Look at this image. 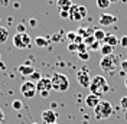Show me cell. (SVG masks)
<instances>
[{
  "label": "cell",
  "instance_id": "obj_1",
  "mask_svg": "<svg viewBox=\"0 0 127 124\" xmlns=\"http://www.w3.org/2000/svg\"><path fill=\"white\" fill-rule=\"evenodd\" d=\"M108 88L110 87H108V82H107L105 77H103V75H95V77H93L91 84H90V91H91V94L101 97L103 94L108 93Z\"/></svg>",
  "mask_w": 127,
  "mask_h": 124
},
{
  "label": "cell",
  "instance_id": "obj_2",
  "mask_svg": "<svg viewBox=\"0 0 127 124\" xmlns=\"http://www.w3.org/2000/svg\"><path fill=\"white\" fill-rule=\"evenodd\" d=\"M113 105H111L110 101L107 100H101L98 102V105L94 108V116L95 118H98V120H107L108 117L113 116Z\"/></svg>",
  "mask_w": 127,
  "mask_h": 124
},
{
  "label": "cell",
  "instance_id": "obj_3",
  "mask_svg": "<svg viewBox=\"0 0 127 124\" xmlns=\"http://www.w3.org/2000/svg\"><path fill=\"white\" fill-rule=\"evenodd\" d=\"M51 82H52V90L58 93H65L69 88V79L65 74H54Z\"/></svg>",
  "mask_w": 127,
  "mask_h": 124
},
{
  "label": "cell",
  "instance_id": "obj_4",
  "mask_svg": "<svg viewBox=\"0 0 127 124\" xmlns=\"http://www.w3.org/2000/svg\"><path fill=\"white\" fill-rule=\"evenodd\" d=\"M119 56L116 55H107V56H103L101 61H100V68L104 71V72H113L116 71V68L119 66Z\"/></svg>",
  "mask_w": 127,
  "mask_h": 124
},
{
  "label": "cell",
  "instance_id": "obj_5",
  "mask_svg": "<svg viewBox=\"0 0 127 124\" xmlns=\"http://www.w3.org/2000/svg\"><path fill=\"white\" fill-rule=\"evenodd\" d=\"M87 17V7L85 6H78L72 4L69 9V20L72 22H81Z\"/></svg>",
  "mask_w": 127,
  "mask_h": 124
},
{
  "label": "cell",
  "instance_id": "obj_6",
  "mask_svg": "<svg viewBox=\"0 0 127 124\" xmlns=\"http://www.w3.org/2000/svg\"><path fill=\"white\" fill-rule=\"evenodd\" d=\"M13 45L17 49H25V48H29L32 45V39L26 32H23V33H16L15 36H13Z\"/></svg>",
  "mask_w": 127,
  "mask_h": 124
},
{
  "label": "cell",
  "instance_id": "obj_7",
  "mask_svg": "<svg viewBox=\"0 0 127 124\" xmlns=\"http://www.w3.org/2000/svg\"><path fill=\"white\" fill-rule=\"evenodd\" d=\"M20 93L23 95L25 98H33L38 91H36V84L33 81H26L20 85Z\"/></svg>",
  "mask_w": 127,
  "mask_h": 124
},
{
  "label": "cell",
  "instance_id": "obj_8",
  "mask_svg": "<svg viewBox=\"0 0 127 124\" xmlns=\"http://www.w3.org/2000/svg\"><path fill=\"white\" fill-rule=\"evenodd\" d=\"M77 81H78V84L81 87H85V88H90V84H91V77H90V74H88V69L79 71L78 74H77Z\"/></svg>",
  "mask_w": 127,
  "mask_h": 124
},
{
  "label": "cell",
  "instance_id": "obj_9",
  "mask_svg": "<svg viewBox=\"0 0 127 124\" xmlns=\"http://www.w3.org/2000/svg\"><path fill=\"white\" fill-rule=\"evenodd\" d=\"M52 90V82L51 78H40L39 81L36 82V91L38 93H49Z\"/></svg>",
  "mask_w": 127,
  "mask_h": 124
},
{
  "label": "cell",
  "instance_id": "obj_10",
  "mask_svg": "<svg viewBox=\"0 0 127 124\" xmlns=\"http://www.w3.org/2000/svg\"><path fill=\"white\" fill-rule=\"evenodd\" d=\"M40 117H42V121L45 124H52V123H56V113L54 111L52 108H46L42 111V114H40Z\"/></svg>",
  "mask_w": 127,
  "mask_h": 124
},
{
  "label": "cell",
  "instance_id": "obj_11",
  "mask_svg": "<svg viewBox=\"0 0 127 124\" xmlns=\"http://www.w3.org/2000/svg\"><path fill=\"white\" fill-rule=\"evenodd\" d=\"M98 22H100V25H103V26H111V25H114L117 22V17L114 15L103 13V15H100V17H98Z\"/></svg>",
  "mask_w": 127,
  "mask_h": 124
},
{
  "label": "cell",
  "instance_id": "obj_12",
  "mask_svg": "<svg viewBox=\"0 0 127 124\" xmlns=\"http://www.w3.org/2000/svg\"><path fill=\"white\" fill-rule=\"evenodd\" d=\"M100 97L98 95H94V94H88L87 97H85V104H87V107H90V108L94 110L97 105H98V102H100Z\"/></svg>",
  "mask_w": 127,
  "mask_h": 124
},
{
  "label": "cell",
  "instance_id": "obj_13",
  "mask_svg": "<svg viewBox=\"0 0 127 124\" xmlns=\"http://www.w3.org/2000/svg\"><path fill=\"white\" fill-rule=\"evenodd\" d=\"M103 43H107V45H110V46H117L120 43V39L116 36V35H113V33H110V35H107L105 38H104L103 40Z\"/></svg>",
  "mask_w": 127,
  "mask_h": 124
},
{
  "label": "cell",
  "instance_id": "obj_14",
  "mask_svg": "<svg viewBox=\"0 0 127 124\" xmlns=\"http://www.w3.org/2000/svg\"><path fill=\"white\" fill-rule=\"evenodd\" d=\"M17 71H19L23 77H31L32 74L35 72V68H33L32 65H20V66L17 68Z\"/></svg>",
  "mask_w": 127,
  "mask_h": 124
},
{
  "label": "cell",
  "instance_id": "obj_15",
  "mask_svg": "<svg viewBox=\"0 0 127 124\" xmlns=\"http://www.w3.org/2000/svg\"><path fill=\"white\" fill-rule=\"evenodd\" d=\"M56 6L59 9V12H61V10L69 12V9H71V6H72V1L71 0H56Z\"/></svg>",
  "mask_w": 127,
  "mask_h": 124
},
{
  "label": "cell",
  "instance_id": "obj_16",
  "mask_svg": "<svg viewBox=\"0 0 127 124\" xmlns=\"http://www.w3.org/2000/svg\"><path fill=\"white\" fill-rule=\"evenodd\" d=\"M93 33H94V29H91V28H79L78 31H77V35H79L82 39L91 36Z\"/></svg>",
  "mask_w": 127,
  "mask_h": 124
},
{
  "label": "cell",
  "instance_id": "obj_17",
  "mask_svg": "<svg viewBox=\"0 0 127 124\" xmlns=\"http://www.w3.org/2000/svg\"><path fill=\"white\" fill-rule=\"evenodd\" d=\"M113 51H114V48L110 46V45H107V43H103L101 48H100V52L103 56H107V55H113Z\"/></svg>",
  "mask_w": 127,
  "mask_h": 124
},
{
  "label": "cell",
  "instance_id": "obj_18",
  "mask_svg": "<svg viewBox=\"0 0 127 124\" xmlns=\"http://www.w3.org/2000/svg\"><path fill=\"white\" fill-rule=\"evenodd\" d=\"M94 38H95V40H98V42H101L103 43V40H104V38L107 36V33L103 31V29H94Z\"/></svg>",
  "mask_w": 127,
  "mask_h": 124
},
{
  "label": "cell",
  "instance_id": "obj_19",
  "mask_svg": "<svg viewBox=\"0 0 127 124\" xmlns=\"http://www.w3.org/2000/svg\"><path fill=\"white\" fill-rule=\"evenodd\" d=\"M9 38V31L6 28H3V26H0V43H4Z\"/></svg>",
  "mask_w": 127,
  "mask_h": 124
},
{
  "label": "cell",
  "instance_id": "obj_20",
  "mask_svg": "<svg viewBox=\"0 0 127 124\" xmlns=\"http://www.w3.org/2000/svg\"><path fill=\"white\" fill-rule=\"evenodd\" d=\"M35 45L39 48H45L48 45V39L43 36H38V38H35Z\"/></svg>",
  "mask_w": 127,
  "mask_h": 124
},
{
  "label": "cell",
  "instance_id": "obj_21",
  "mask_svg": "<svg viewBox=\"0 0 127 124\" xmlns=\"http://www.w3.org/2000/svg\"><path fill=\"white\" fill-rule=\"evenodd\" d=\"M95 3H97V7L98 9H107V7H110V4H111L108 0H97Z\"/></svg>",
  "mask_w": 127,
  "mask_h": 124
},
{
  "label": "cell",
  "instance_id": "obj_22",
  "mask_svg": "<svg viewBox=\"0 0 127 124\" xmlns=\"http://www.w3.org/2000/svg\"><path fill=\"white\" fill-rule=\"evenodd\" d=\"M75 38H77V32H68L66 33V40L69 43H74L75 42Z\"/></svg>",
  "mask_w": 127,
  "mask_h": 124
},
{
  "label": "cell",
  "instance_id": "obj_23",
  "mask_svg": "<svg viewBox=\"0 0 127 124\" xmlns=\"http://www.w3.org/2000/svg\"><path fill=\"white\" fill-rule=\"evenodd\" d=\"M78 58L79 59H82V61H88V59H90V52H88V51L78 52Z\"/></svg>",
  "mask_w": 127,
  "mask_h": 124
},
{
  "label": "cell",
  "instance_id": "obj_24",
  "mask_svg": "<svg viewBox=\"0 0 127 124\" xmlns=\"http://www.w3.org/2000/svg\"><path fill=\"white\" fill-rule=\"evenodd\" d=\"M94 42H95V38H94V35H91V36H88V38H85V39H84V43H85V45H87L88 48L91 46V45H93Z\"/></svg>",
  "mask_w": 127,
  "mask_h": 124
},
{
  "label": "cell",
  "instance_id": "obj_25",
  "mask_svg": "<svg viewBox=\"0 0 127 124\" xmlns=\"http://www.w3.org/2000/svg\"><path fill=\"white\" fill-rule=\"evenodd\" d=\"M68 51L72 54H78V45L77 43H68Z\"/></svg>",
  "mask_w": 127,
  "mask_h": 124
},
{
  "label": "cell",
  "instance_id": "obj_26",
  "mask_svg": "<svg viewBox=\"0 0 127 124\" xmlns=\"http://www.w3.org/2000/svg\"><path fill=\"white\" fill-rule=\"evenodd\" d=\"M120 107L127 113V97H121V100H120Z\"/></svg>",
  "mask_w": 127,
  "mask_h": 124
},
{
  "label": "cell",
  "instance_id": "obj_27",
  "mask_svg": "<svg viewBox=\"0 0 127 124\" xmlns=\"http://www.w3.org/2000/svg\"><path fill=\"white\" fill-rule=\"evenodd\" d=\"M12 105H13V108H15V110H20L22 107H23V104H22V101H20V100H15Z\"/></svg>",
  "mask_w": 127,
  "mask_h": 124
},
{
  "label": "cell",
  "instance_id": "obj_28",
  "mask_svg": "<svg viewBox=\"0 0 127 124\" xmlns=\"http://www.w3.org/2000/svg\"><path fill=\"white\" fill-rule=\"evenodd\" d=\"M31 78H32V79H35V81L38 82V81H39L40 78H42V75H40V72H39V71H36V69H35V72H33V74L31 75Z\"/></svg>",
  "mask_w": 127,
  "mask_h": 124
},
{
  "label": "cell",
  "instance_id": "obj_29",
  "mask_svg": "<svg viewBox=\"0 0 127 124\" xmlns=\"http://www.w3.org/2000/svg\"><path fill=\"white\" fill-rule=\"evenodd\" d=\"M100 43H101V42H98V40H95L94 43H93V45H91V49H93V51H100V48H101V45H100Z\"/></svg>",
  "mask_w": 127,
  "mask_h": 124
},
{
  "label": "cell",
  "instance_id": "obj_30",
  "mask_svg": "<svg viewBox=\"0 0 127 124\" xmlns=\"http://www.w3.org/2000/svg\"><path fill=\"white\" fill-rule=\"evenodd\" d=\"M119 45H121L123 48H127V35H124L123 38L120 39V43Z\"/></svg>",
  "mask_w": 127,
  "mask_h": 124
},
{
  "label": "cell",
  "instance_id": "obj_31",
  "mask_svg": "<svg viewBox=\"0 0 127 124\" xmlns=\"http://www.w3.org/2000/svg\"><path fill=\"white\" fill-rule=\"evenodd\" d=\"M17 33H23V32H26V28H25V25H22V23H19L17 25Z\"/></svg>",
  "mask_w": 127,
  "mask_h": 124
},
{
  "label": "cell",
  "instance_id": "obj_32",
  "mask_svg": "<svg viewBox=\"0 0 127 124\" xmlns=\"http://www.w3.org/2000/svg\"><path fill=\"white\" fill-rule=\"evenodd\" d=\"M87 45H85V43H84V42H81V43H79L78 45V52H82V51H87Z\"/></svg>",
  "mask_w": 127,
  "mask_h": 124
},
{
  "label": "cell",
  "instance_id": "obj_33",
  "mask_svg": "<svg viewBox=\"0 0 127 124\" xmlns=\"http://www.w3.org/2000/svg\"><path fill=\"white\" fill-rule=\"evenodd\" d=\"M59 15H61V17H64V19H69V12H66V10H61L59 12Z\"/></svg>",
  "mask_w": 127,
  "mask_h": 124
},
{
  "label": "cell",
  "instance_id": "obj_34",
  "mask_svg": "<svg viewBox=\"0 0 127 124\" xmlns=\"http://www.w3.org/2000/svg\"><path fill=\"white\" fill-rule=\"evenodd\" d=\"M29 25H31L32 28H35V26H38V22H36L35 19H31V20H29Z\"/></svg>",
  "mask_w": 127,
  "mask_h": 124
},
{
  "label": "cell",
  "instance_id": "obj_35",
  "mask_svg": "<svg viewBox=\"0 0 127 124\" xmlns=\"http://www.w3.org/2000/svg\"><path fill=\"white\" fill-rule=\"evenodd\" d=\"M121 68H123V71H127V61L121 62Z\"/></svg>",
  "mask_w": 127,
  "mask_h": 124
},
{
  "label": "cell",
  "instance_id": "obj_36",
  "mask_svg": "<svg viewBox=\"0 0 127 124\" xmlns=\"http://www.w3.org/2000/svg\"><path fill=\"white\" fill-rule=\"evenodd\" d=\"M3 120H4V113L1 111V108H0V123H1Z\"/></svg>",
  "mask_w": 127,
  "mask_h": 124
},
{
  "label": "cell",
  "instance_id": "obj_37",
  "mask_svg": "<svg viewBox=\"0 0 127 124\" xmlns=\"http://www.w3.org/2000/svg\"><path fill=\"white\" fill-rule=\"evenodd\" d=\"M39 94L42 97H48V95H49V93H46V91H45V93H39Z\"/></svg>",
  "mask_w": 127,
  "mask_h": 124
},
{
  "label": "cell",
  "instance_id": "obj_38",
  "mask_svg": "<svg viewBox=\"0 0 127 124\" xmlns=\"http://www.w3.org/2000/svg\"><path fill=\"white\" fill-rule=\"evenodd\" d=\"M7 3H9V0H1V4H4V6H6Z\"/></svg>",
  "mask_w": 127,
  "mask_h": 124
},
{
  "label": "cell",
  "instance_id": "obj_39",
  "mask_svg": "<svg viewBox=\"0 0 127 124\" xmlns=\"http://www.w3.org/2000/svg\"><path fill=\"white\" fill-rule=\"evenodd\" d=\"M124 85H126V88H127V78L124 79Z\"/></svg>",
  "mask_w": 127,
  "mask_h": 124
},
{
  "label": "cell",
  "instance_id": "obj_40",
  "mask_svg": "<svg viewBox=\"0 0 127 124\" xmlns=\"http://www.w3.org/2000/svg\"><path fill=\"white\" fill-rule=\"evenodd\" d=\"M108 1H110V3H116V1H117V0H108Z\"/></svg>",
  "mask_w": 127,
  "mask_h": 124
},
{
  "label": "cell",
  "instance_id": "obj_41",
  "mask_svg": "<svg viewBox=\"0 0 127 124\" xmlns=\"http://www.w3.org/2000/svg\"><path fill=\"white\" fill-rule=\"evenodd\" d=\"M52 124H58V123H52Z\"/></svg>",
  "mask_w": 127,
  "mask_h": 124
},
{
  "label": "cell",
  "instance_id": "obj_42",
  "mask_svg": "<svg viewBox=\"0 0 127 124\" xmlns=\"http://www.w3.org/2000/svg\"><path fill=\"white\" fill-rule=\"evenodd\" d=\"M32 124H36V123H32Z\"/></svg>",
  "mask_w": 127,
  "mask_h": 124
},
{
  "label": "cell",
  "instance_id": "obj_43",
  "mask_svg": "<svg viewBox=\"0 0 127 124\" xmlns=\"http://www.w3.org/2000/svg\"><path fill=\"white\" fill-rule=\"evenodd\" d=\"M126 117H127V114H126Z\"/></svg>",
  "mask_w": 127,
  "mask_h": 124
}]
</instances>
